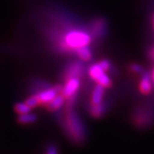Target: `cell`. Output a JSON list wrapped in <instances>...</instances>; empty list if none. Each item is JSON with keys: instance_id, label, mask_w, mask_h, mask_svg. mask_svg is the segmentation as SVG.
<instances>
[{"instance_id": "cell-1", "label": "cell", "mask_w": 154, "mask_h": 154, "mask_svg": "<svg viewBox=\"0 0 154 154\" xmlns=\"http://www.w3.org/2000/svg\"><path fill=\"white\" fill-rule=\"evenodd\" d=\"M62 126L64 128L67 136L72 141L77 144L85 141L88 134L87 128L74 106H66V113Z\"/></svg>"}, {"instance_id": "cell-2", "label": "cell", "mask_w": 154, "mask_h": 154, "mask_svg": "<svg viewBox=\"0 0 154 154\" xmlns=\"http://www.w3.org/2000/svg\"><path fill=\"white\" fill-rule=\"evenodd\" d=\"M93 38L91 34L83 30H70L64 35L63 39L62 40V48L65 50H74L88 46L91 44Z\"/></svg>"}, {"instance_id": "cell-3", "label": "cell", "mask_w": 154, "mask_h": 154, "mask_svg": "<svg viewBox=\"0 0 154 154\" xmlns=\"http://www.w3.org/2000/svg\"><path fill=\"white\" fill-rule=\"evenodd\" d=\"M81 88V80L79 77H70L66 79V82L63 86L61 94L68 99H71L75 96H77V93Z\"/></svg>"}, {"instance_id": "cell-4", "label": "cell", "mask_w": 154, "mask_h": 154, "mask_svg": "<svg viewBox=\"0 0 154 154\" xmlns=\"http://www.w3.org/2000/svg\"><path fill=\"white\" fill-rule=\"evenodd\" d=\"M62 88H63V86L57 85L55 87H48V88H45L43 90H40L38 93H36L38 100H39L40 105H45L46 106L52 99L55 98L56 96H57L58 94H61Z\"/></svg>"}, {"instance_id": "cell-5", "label": "cell", "mask_w": 154, "mask_h": 154, "mask_svg": "<svg viewBox=\"0 0 154 154\" xmlns=\"http://www.w3.org/2000/svg\"><path fill=\"white\" fill-rule=\"evenodd\" d=\"M139 88L140 93L143 94H149L152 90V79L151 75L147 72H144L139 83Z\"/></svg>"}, {"instance_id": "cell-6", "label": "cell", "mask_w": 154, "mask_h": 154, "mask_svg": "<svg viewBox=\"0 0 154 154\" xmlns=\"http://www.w3.org/2000/svg\"><path fill=\"white\" fill-rule=\"evenodd\" d=\"M105 89L103 86L97 84L93 89V92L91 94V105H98L104 103L105 98Z\"/></svg>"}, {"instance_id": "cell-7", "label": "cell", "mask_w": 154, "mask_h": 154, "mask_svg": "<svg viewBox=\"0 0 154 154\" xmlns=\"http://www.w3.org/2000/svg\"><path fill=\"white\" fill-rule=\"evenodd\" d=\"M83 74V68L81 63L79 62H74L70 65L67 67L64 75L65 78H70V77H79Z\"/></svg>"}, {"instance_id": "cell-8", "label": "cell", "mask_w": 154, "mask_h": 154, "mask_svg": "<svg viewBox=\"0 0 154 154\" xmlns=\"http://www.w3.org/2000/svg\"><path fill=\"white\" fill-rule=\"evenodd\" d=\"M88 75L91 77V79H93L96 82L99 81L101 77L103 76L105 74V70L103 69V67L101 66V64L99 63H96L92 64L91 66L88 68Z\"/></svg>"}, {"instance_id": "cell-9", "label": "cell", "mask_w": 154, "mask_h": 154, "mask_svg": "<svg viewBox=\"0 0 154 154\" xmlns=\"http://www.w3.org/2000/svg\"><path fill=\"white\" fill-rule=\"evenodd\" d=\"M65 100H66V99L63 96V94H59L57 96H56L48 105H46V108L51 112L60 110L62 107L65 104Z\"/></svg>"}, {"instance_id": "cell-10", "label": "cell", "mask_w": 154, "mask_h": 154, "mask_svg": "<svg viewBox=\"0 0 154 154\" xmlns=\"http://www.w3.org/2000/svg\"><path fill=\"white\" fill-rule=\"evenodd\" d=\"M76 55L80 57V59L85 62H88L92 59L93 57V52L92 50L90 49L89 45L88 46H83L75 51Z\"/></svg>"}, {"instance_id": "cell-11", "label": "cell", "mask_w": 154, "mask_h": 154, "mask_svg": "<svg viewBox=\"0 0 154 154\" xmlns=\"http://www.w3.org/2000/svg\"><path fill=\"white\" fill-rule=\"evenodd\" d=\"M92 30H93L92 33H94V35L96 37H99V36L103 35L105 32V22L101 19H98L96 21H94Z\"/></svg>"}, {"instance_id": "cell-12", "label": "cell", "mask_w": 154, "mask_h": 154, "mask_svg": "<svg viewBox=\"0 0 154 154\" xmlns=\"http://www.w3.org/2000/svg\"><path fill=\"white\" fill-rule=\"evenodd\" d=\"M89 111L92 116H94L95 118H99L105 113L106 105L104 103L98 105H91Z\"/></svg>"}, {"instance_id": "cell-13", "label": "cell", "mask_w": 154, "mask_h": 154, "mask_svg": "<svg viewBox=\"0 0 154 154\" xmlns=\"http://www.w3.org/2000/svg\"><path fill=\"white\" fill-rule=\"evenodd\" d=\"M17 121L21 124H31V123H33L37 121V115L34 113H32V112L19 115Z\"/></svg>"}, {"instance_id": "cell-14", "label": "cell", "mask_w": 154, "mask_h": 154, "mask_svg": "<svg viewBox=\"0 0 154 154\" xmlns=\"http://www.w3.org/2000/svg\"><path fill=\"white\" fill-rule=\"evenodd\" d=\"M31 110L32 108L26 102H19L15 105V111L18 115H22V114L31 112Z\"/></svg>"}, {"instance_id": "cell-15", "label": "cell", "mask_w": 154, "mask_h": 154, "mask_svg": "<svg viewBox=\"0 0 154 154\" xmlns=\"http://www.w3.org/2000/svg\"><path fill=\"white\" fill-rule=\"evenodd\" d=\"M27 104H28L32 109L34 108V107H37L38 105H40V103H39V100H38V96H37V94H34L33 95H31V96H29L28 99H26V101H25Z\"/></svg>"}, {"instance_id": "cell-16", "label": "cell", "mask_w": 154, "mask_h": 154, "mask_svg": "<svg viewBox=\"0 0 154 154\" xmlns=\"http://www.w3.org/2000/svg\"><path fill=\"white\" fill-rule=\"evenodd\" d=\"M45 154H59V149L56 144L51 143L46 146Z\"/></svg>"}, {"instance_id": "cell-17", "label": "cell", "mask_w": 154, "mask_h": 154, "mask_svg": "<svg viewBox=\"0 0 154 154\" xmlns=\"http://www.w3.org/2000/svg\"><path fill=\"white\" fill-rule=\"evenodd\" d=\"M129 69L130 71L134 73V74H140V75H142L144 72V68L141 65L138 64V63H132L130 64L129 66Z\"/></svg>"}, {"instance_id": "cell-18", "label": "cell", "mask_w": 154, "mask_h": 154, "mask_svg": "<svg viewBox=\"0 0 154 154\" xmlns=\"http://www.w3.org/2000/svg\"><path fill=\"white\" fill-rule=\"evenodd\" d=\"M99 63L101 64V66L103 67V69H104L106 72L110 70L111 66H112L110 61L107 60V59H103V60H101L99 62Z\"/></svg>"}, {"instance_id": "cell-19", "label": "cell", "mask_w": 154, "mask_h": 154, "mask_svg": "<svg viewBox=\"0 0 154 154\" xmlns=\"http://www.w3.org/2000/svg\"><path fill=\"white\" fill-rule=\"evenodd\" d=\"M148 56H149L150 60L154 63V45H152V46L149 49Z\"/></svg>"}, {"instance_id": "cell-20", "label": "cell", "mask_w": 154, "mask_h": 154, "mask_svg": "<svg viewBox=\"0 0 154 154\" xmlns=\"http://www.w3.org/2000/svg\"><path fill=\"white\" fill-rule=\"evenodd\" d=\"M151 76H152V82L154 83V68L152 69V74H151Z\"/></svg>"}, {"instance_id": "cell-21", "label": "cell", "mask_w": 154, "mask_h": 154, "mask_svg": "<svg viewBox=\"0 0 154 154\" xmlns=\"http://www.w3.org/2000/svg\"><path fill=\"white\" fill-rule=\"evenodd\" d=\"M152 24H153V27H154V14L152 15Z\"/></svg>"}]
</instances>
